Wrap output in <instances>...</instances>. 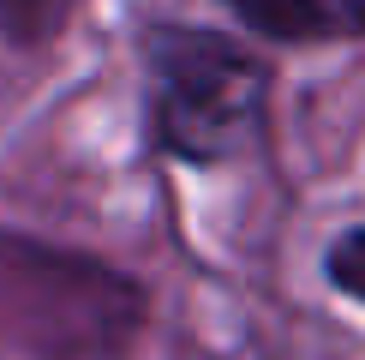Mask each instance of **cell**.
I'll list each match as a JSON object with an SVG mask.
<instances>
[{"instance_id":"cell-1","label":"cell","mask_w":365,"mask_h":360,"mask_svg":"<svg viewBox=\"0 0 365 360\" xmlns=\"http://www.w3.org/2000/svg\"><path fill=\"white\" fill-rule=\"evenodd\" d=\"M144 289L114 264L0 229V360H126Z\"/></svg>"},{"instance_id":"cell-2","label":"cell","mask_w":365,"mask_h":360,"mask_svg":"<svg viewBox=\"0 0 365 360\" xmlns=\"http://www.w3.org/2000/svg\"><path fill=\"white\" fill-rule=\"evenodd\" d=\"M264 114V66L210 30L156 36V132L186 162H222Z\"/></svg>"},{"instance_id":"cell-3","label":"cell","mask_w":365,"mask_h":360,"mask_svg":"<svg viewBox=\"0 0 365 360\" xmlns=\"http://www.w3.org/2000/svg\"><path fill=\"white\" fill-rule=\"evenodd\" d=\"M240 12H252V24L276 30V36L324 30V6H317V0H240Z\"/></svg>"},{"instance_id":"cell-4","label":"cell","mask_w":365,"mask_h":360,"mask_svg":"<svg viewBox=\"0 0 365 360\" xmlns=\"http://www.w3.org/2000/svg\"><path fill=\"white\" fill-rule=\"evenodd\" d=\"M60 6L66 0H0V30H12V36H42L54 19H60Z\"/></svg>"},{"instance_id":"cell-5","label":"cell","mask_w":365,"mask_h":360,"mask_svg":"<svg viewBox=\"0 0 365 360\" xmlns=\"http://www.w3.org/2000/svg\"><path fill=\"white\" fill-rule=\"evenodd\" d=\"M329 276H336V289H347L354 300H365V229L336 240V252H329Z\"/></svg>"},{"instance_id":"cell-6","label":"cell","mask_w":365,"mask_h":360,"mask_svg":"<svg viewBox=\"0 0 365 360\" xmlns=\"http://www.w3.org/2000/svg\"><path fill=\"white\" fill-rule=\"evenodd\" d=\"M341 6H347V19H354V24H365V0H341Z\"/></svg>"}]
</instances>
